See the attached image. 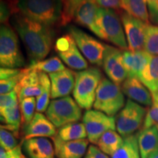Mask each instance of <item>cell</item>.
<instances>
[{"label":"cell","instance_id":"cell-31","mask_svg":"<svg viewBox=\"0 0 158 158\" xmlns=\"http://www.w3.org/2000/svg\"><path fill=\"white\" fill-rule=\"evenodd\" d=\"M144 49L150 55L158 56V26L148 25Z\"/></svg>","mask_w":158,"mask_h":158},{"label":"cell","instance_id":"cell-38","mask_svg":"<svg viewBox=\"0 0 158 158\" xmlns=\"http://www.w3.org/2000/svg\"><path fill=\"white\" fill-rule=\"evenodd\" d=\"M100 7L106 9H118L122 5V0H94Z\"/></svg>","mask_w":158,"mask_h":158},{"label":"cell","instance_id":"cell-44","mask_svg":"<svg viewBox=\"0 0 158 158\" xmlns=\"http://www.w3.org/2000/svg\"><path fill=\"white\" fill-rule=\"evenodd\" d=\"M7 151L5 150L2 147L0 148V158H7Z\"/></svg>","mask_w":158,"mask_h":158},{"label":"cell","instance_id":"cell-13","mask_svg":"<svg viewBox=\"0 0 158 158\" xmlns=\"http://www.w3.org/2000/svg\"><path fill=\"white\" fill-rule=\"evenodd\" d=\"M74 74L69 69L49 74L51 83V98L54 100L69 96L75 87Z\"/></svg>","mask_w":158,"mask_h":158},{"label":"cell","instance_id":"cell-8","mask_svg":"<svg viewBox=\"0 0 158 158\" xmlns=\"http://www.w3.org/2000/svg\"><path fill=\"white\" fill-rule=\"evenodd\" d=\"M147 109L137 102L127 100L116 118V127L122 137L134 134L143 124Z\"/></svg>","mask_w":158,"mask_h":158},{"label":"cell","instance_id":"cell-2","mask_svg":"<svg viewBox=\"0 0 158 158\" xmlns=\"http://www.w3.org/2000/svg\"><path fill=\"white\" fill-rule=\"evenodd\" d=\"M13 15L20 13L48 27L59 26L62 0H8Z\"/></svg>","mask_w":158,"mask_h":158},{"label":"cell","instance_id":"cell-6","mask_svg":"<svg viewBox=\"0 0 158 158\" xmlns=\"http://www.w3.org/2000/svg\"><path fill=\"white\" fill-rule=\"evenodd\" d=\"M45 114L55 127L60 128L78 122L81 118L82 111L76 100L67 96L51 100Z\"/></svg>","mask_w":158,"mask_h":158},{"label":"cell","instance_id":"cell-48","mask_svg":"<svg viewBox=\"0 0 158 158\" xmlns=\"http://www.w3.org/2000/svg\"><path fill=\"white\" fill-rule=\"evenodd\" d=\"M157 92H158V84H157Z\"/></svg>","mask_w":158,"mask_h":158},{"label":"cell","instance_id":"cell-27","mask_svg":"<svg viewBox=\"0 0 158 158\" xmlns=\"http://www.w3.org/2000/svg\"><path fill=\"white\" fill-rule=\"evenodd\" d=\"M56 137L64 141L86 139L87 137L86 127L83 123H70L60 127L57 132Z\"/></svg>","mask_w":158,"mask_h":158},{"label":"cell","instance_id":"cell-36","mask_svg":"<svg viewBox=\"0 0 158 158\" xmlns=\"http://www.w3.org/2000/svg\"><path fill=\"white\" fill-rule=\"evenodd\" d=\"M23 71V69L17 76L13 77V78L10 79H7V80L0 81V93H1V94L9 93L12 91L15 90L17 85L19 84L21 76H22Z\"/></svg>","mask_w":158,"mask_h":158},{"label":"cell","instance_id":"cell-21","mask_svg":"<svg viewBox=\"0 0 158 158\" xmlns=\"http://www.w3.org/2000/svg\"><path fill=\"white\" fill-rule=\"evenodd\" d=\"M1 113V127L13 133L15 136H19V129L21 124V116L20 108L15 106L13 108L0 110Z\"/></svg>","mask_w":158,"mask_h":158},{"label":"cell","instance_id":"cell-40","mask_svg":"<svg viewBox=\"0 0 158 158\" xmlns=\"http://www.w3.org/2000/svg\"><path fill=\"white\" fill-rule=\"evenodd\" d=\"M21 69L1 68L0 69V78L1 80H7L17 76L21 72Z\"/></svg>","mask_w":158,"mask_h":158},{"label":"cell","instance_id":"cell-19","mask_svg":"<svg viewBox=\"0 0 158 158\" xmlns=\"http://www.w3.org/2000/svg\"><path fill=\"white\" fill-rule=\"evenodd\" d=\"M22 146L28 158H54V147L46 138H33L24 140Z\"/></svg>","mask_w":158,"mask_h":158},{"label":"cell","instance_id":"cell-43","mask_svg":"<svg viewBox=\"0 0 158 158\" xmlns=\"http://www.w3.org/2000/svg\"><path fill=\"white\" fill-rule=\"evenodd\" d=\"M21 147L20 146H18L15 149L7 151V158H21Z\"/></svg>","mask_w":158,"mask_h":158},{"label":"cell","instance_id":"cell-4","mask_svg":"<svg viewBox=\"0 0 158 158\" xmlns=\"http://www.w3.org/2000/svg\"><path fill=\"white\" fill-rule=\"evenodd\" d=\"M124 106L125 99L119 86L107 78H102L97 89L94 109L113 117Z\"/></svg>","mask_w":158,"mask_h":158},{"label":"cell","instance_id":"cell-33","mask_svg":"<svg viewBox=\"0 0 158 158\" xmlns=\"http://www.w3.org/2000/svg\"><path fill=\"white\" fill-rule=\"evenodd\" d=\"M152 93V92H151ZM152 104L148 110L144 119L143 129H147L158 124V92H152Z\"/></svg>","mask_w":158,"mask_h":158},{"label":"cell","instance_id":"cell-45","mask_svg":"<svg viewBox=\"0 0 158 158\" xmlns=\"http://www.w3.org/2000/svg\"><path fill=\"white\" fill-rule=\"evenodd\" d=\"M149 158H158V152H156L150 157Z\"/></svg>","mask_w":158,"mask_h":158},{"label":"cell","instance_id":"cell-29","mask_svg":"<svg viewBox=\"0 0 158 158\" xmlns=\"http://www.w3.org/2000/svg\"><path fill=\"white\" fill-rule=\"evenodd\" d=\"M40 83L43 86V92L40 96L37 98V112L46 111L49 104V98L51 97V83L48 76L45 73H40Z\"/></svg>","mask_w":158,"mask_h":158},{"label":"cell","instance_id":"cell-24","mask_svg":"<svg viewBox=\"0 0 158 158\" xmlns=\"http://www.w3.org/2000/svg\"><path fill=\"white\" fill-rule=\"evenodd\" d=\"M150 92H157L158 84V56H152L143 69L139 78Z\"/></svg>","mask_w":158,"mask_h":158},{"label":"cell","instance_id":"cell-25","mask_svg":"<svg viewBox=\"0 0 158 158\" xmlns=\"http://www.w3.org/2000/svg\"><path fill=\"white\" fill-rule=\"evenodd\" d=\"M124 141L111 158H141L138 142V134L123 137Z\"/></svg>","mask_w":158,"mask_h":158},{"label":"cell","instance_id":"cell-23","mask_svg":"<svg viewBox=\"0 0 158 158\" xmlns=\"http://www.w3.org/2000/svg\"><path fill=\"white\" fill-rule=\"evenodd\" d=\"M123 141V137L115 130H108L100 138L97 145L102 152L111 157L121 147Z\"/></svg>","mask_w":158,"mask_h":158},{"label":"cell","instance_id":"cell-35","mask_svg":"<svg viewBox=\"0 0 158 158\" xmlns=\"http://www.w3.org/2000/svg\"><path fill=\"white\" fill-rule=\"evenodd\" d=\"M19 96L15 90L12 91L9 93L1 94L0 98V110L13 108L19 105Z\"/></svg>","mask_w":158,"mask_h":158},{"label":"cell","instance_id":"cell-9","mask_svg":"<svg viewBox=\"0 0 158 158\" xmlns=\"http://www.w3.org/2000/svg\"><path fill=\"white\" fill-rule=\"evenodd\" d=\"M68 31L74 39L78 48L89 62L92 64L102 66L106 45L74 26L69 27Z\"/></svg>","mask_w":158,"mask_h":158},{"label":"cell","instance_id":"cell-3","mask_svg":"<svg viewBox=\"0 0 158 158\" xmlns=\"http://www.w3.org/2000/svg\"><path fill=\"white\" fill-rule=\"evenodd\" d=\"M102 72L97 68H89L75 73L73 98L83 109L90 110L95 101L96 92L102 80Z\"/></svg>","mask_w":158,"mask_h":158},{"label":"cell","instance_id":"cell-5","mask_svg":"<svg viewBox=\"0 0 158 158\" xmlns=\"http://www.w3.org/2000/svg\"><path fill=\"white\" fill-rule=\"evenodd\" d=\"M96 23L101 34V39L116 45L122 50H127L128 44L122 25V20L115 11L99 7Z\"/></svg>","mask_w":158,"mask_h":158},{"label":"cell","instance_id":"cell-26","mask_svg":"<svg viewBox=\"0 0 158 158\" xmlns=\"http://www.w3.org/2000/svg\"><path fill=\"white\" fill-rule=\"evenodd\" d=\"M122 8L129 15L149 24V14L147 0H122Z\"/></svg>","mask_w":158,"mask_h":158},{"label":"cell","instance_id":"cell-30","mask_svg":"<svg viewBox=\"0 0 158 158\" xmlns=\"http://www.w3.org/2000/svg\"><path fill=\"white\" fill-rule=\"evenodd\" d=\"M37 100L35 98H27L19 102V108L21 116V124L23 128L30 123L35 116Z\"/></svg>","mask_w":158,"mask_h":158},{"label":"cell","instance_id":"cell-28","mask_svg":"<svg viewBox=\"0 0 158 158\" xmlns=\"http://www.w3.org/2000/svg\"><path fill=\"white\" fill-rule=\"evenodd\" d=\"M28 69L29 70H39L43 73H48L50 74L53 73L62 71L66 68L59 58L57 56H54L51 57V58L44 59V60L31 62Z\"/></svg>","mask_w":158,"mask_h":158},{"label":"cell","instance_id":"cell-11","mask_svg":"<svg viewBox=\"0 0 158 158\" xmlns=\"http://www.w3.org/2000/svg\"><path fill=\"white\" fill-rule=\"evenodd\" d=\"M121 20L129 50L131 51L142 50L144 48L147 29L149 24L127 13H122Z\"/></svg>","mask_w":158,"mask_h":158},{"label":"cell","instance_id":"cell-18","mask_svg":"<svg viewBox=\"0 0 158 158\" xmlns=\"http://www.w3.org/2000/svg\"><path fill=\"white\" fill-rule=\"evenodd\" d=\"M152 55L146 51H125L122 53V62L128 77L139 78L143 69L151 59Z\"/></svg>","mask_w":158,"mask_h":158},{"label":"cell","instance_id":"cell-1","mask_svg":"<svg viewBox=\"0 0 158 158\" xmlns=\"http://www.w3.org/2000/svg\"><path fill=\"white\" fill-rule=\"evenodd\" d=\"M13 23L24 44L31 62L43 60L53 45V31L50 27L22 14L13 15Z\"/></svg>","mask_w":158,"mask_h":158},{"label":"cell","instance_id":"cell-34","mask_svg":"<svg viewBox=\"0 0 158 158\" xmlns=\"http://www.w3.org/2000/svg\"><path fill=\"white\" fill-rule=\"evenodd\" d=\"M0 143L1 147L7 151L15 149L19 145V142L14 134L9 130L1 127L0 130Z\"/></svg>","mask_w":158,"mask_h":158},{"label":"cell","instance_id":"cell-32","mask_svg":"<svg viewBox=\"0 0 158 158\" xmlns=\"http://www.w3.org/2000/svg\"><path fill=\"white\" fill-rule=\"evenodd\" d=\"M84 0H62V14L59 26H66L74 19L77 7Z\"/></svg>","mask_w":158,"mask_h":158},{"label":"cell","instance_id":"cell-12","mask_svg":"<svg viewBox=\"0 0 158 158\" xmlns=\"http://www.w3.org/2000/svg\"><path fill=\"white\" fill-rule=\"evenodd\" d=\"M102 68L111 81L119 85L128 78L123 62L122 53L119 48L106 45Z\"/></svg>","mask_w":158,"mask_h":158},{"label":"cell","instance_id":"cell-15","mask_svg":"<svg viewBox=\"0 0 158 158\" xmlns=\"http://www.w3.org/2000/svg\"><path fill=\"white\" fill-rule=\"evenodd\" d=\"M122 89L130 100L145 106L152 104V95L149 89L141 80L134 77H128L122 83Z\"/></svg>","mask_w":158,"mask_h":158},{"label":"cell","instance_id":"cell-47","mask_svg":"<svg viewBox=\"0 0 158 158\" xmlns=\"http://www.w3.org/2000/svg\"><path fill=\"white\" fill-rule=\"evenodd\" d=\"M156 127H157V130H158V124H156Z\"/></svg>","mask_w":158,"mask_h":158},{"label":"cell","instance_id":"cell-17","mask_svg":"<svg viewBox=\"0 0 158 158\" xmlns=\"http://www.w3.org/2000/svg\"><path fill=\"white\" fill-rule=\"evenodd\" d=\"M55 154L58 158H82L88 149L89 140L64 141L56 135L52 138Z\"/></svg>","mask_w":158,"mask_h":158},{"label":"cell","instance_id":"cell-10","mask_svg":"<svg viewBox=\"0 0 158 158\" xmlns=\"http://www.w3.org/2000/svg\"><path fill=\"white\" fill-rule=\"evenodd\" d=\"M89 141L97 144L100 138L108 130H115L116 118L97 110H87L82 118Z\"/></svg>","mask_w":158,"mask_h":158},{"label":"cell","instance_id":"cell-7","mask_svg":"<svg viewBox=\"0 0 158 158\" xmlns=\"http://www.w3.org/2000/svg\"><path fill=\"white\" fill-rule=\"evenodd\" d=\"M0 64L7 68H21L25 64L17 35L7 24L2 25L0 29Z\"/></svg>","mask_w":158,"mask_h":158},{"label":"cell","instance_id":"cell-22","mask_svg":"<svg viewBox=\"0 0 158 158\" xmlns=\"http://www.w3.org/2000/svg\"><path fill=\"white\" fill-rule=\"evenodd\" d=\"M58 55L69 68L79 70L88 68V63L78 51L75 41L72 43L69 49L64 52L58 53Z\"/></svg>","mask_w":158,"mask_h":158},{"label":"cell","instance_id":"cell-46","mask_svg":"<svg viewBox=\"0 0 158 158\" xmlns=\"http://www.w3.org/2000/svg\"><path fill=\"white\" fill-rule=\"evenodd\" d=\"M21 158H28V157H26V156H24L22 154V155H21Z\"/></svg>","mask_w":158,"mask_h":158},{"label":"cell","instance_id":"cell-41","mask_svg":"<svg viewBox=\"0 0 158 158\" xmlns=\"http://www.w3.org/2000/svg\"><path fill=\"white\" fill-rule=\"evenodd\" d=\"M148 10H149V20L153 23L158 25V0L155 2L148 3Z\"/></svg>","mask_w":158,"mask_h":158},{"label":"cell","instance_id":"cell-42","mask_svg":"<svg viewBox=\"0 0 158 158\" xmlns=\"http://www.w3.org/2000/svg\"><path fill=\"white\" fill-rule=\"evenodd\" d=\"M11 14L12 13L8 4L1 0V22L3 23V24H5Z\"/></svg>","mask_w":158,"mask_h":158},{"label":"cell","instance_id":"cell-16","mask_svg":"<svg viewBox=\"0 0 158 158\" xmlns=\"http://www.w3.org/2000/svg\"><path fill=\"white\" fill-rule=\"evenodd\" d=\"M24 129V140L33 138H53L56 135V127L42 113L36 112L30 123Z\"/></svg>","mask_w":158,"mask_h":158},{"label":"cell","instance_id":"cell-20","mask_svg":"<svg viewBox=\"0 0 158 158\" xmlns=\"http://www.w3.org/2000/svg\"><path fill=\"white\" fill-rule=\"evenodd\" d=\"M138 142L141 158H149L158 152V130L156 125L142 129L138 133Z\"/></svg>","mask_w":158,"mask_h":158},{"label":"cell","instance_id":"cell-39","mask_svg":"<svg viewBox=\"0 0 158 158\" xmlns=\"http://www.w3.org/2000/svg\"><path fill=\"white\" fill-rule=\"evenodd\" d=\"M84 158H110L109 156L105 154L98 147L90 145L88 147L87 152L84 156Z\"/></svg>","mask_w":158,"mask_h":158},{"label":"cell","instance_id":"cell-14","mask_svg":"<svg viewBox=\"0 0 158 158\" xmlns=\"http://www.w3.org/2000/svg\"><path fill=\"white\" fill-rule=\"evenodd\" d=\"M99 7L94 0H84L77 7L75 12L74 20L79 25L86 27L101 38V34L96 23Z\"/></svg>","mask_w":158,"mask_h":158},{"label":"cell","instance_id":"cell-37","mask_svg":"<svg viewBox=\"0 0 158 158\" xmlns=\"http://www.w3.org/2000/svg\"><path fill=\"white\" fill-rule=\"evenodd\" d=\"M74 41V39L71 36V35L68 34L57 39L56 45H55V50L57 53L64 52L70 47L72 43Z\"/></svg>","mask_w":158,"mask_h":158}]
</instances>
